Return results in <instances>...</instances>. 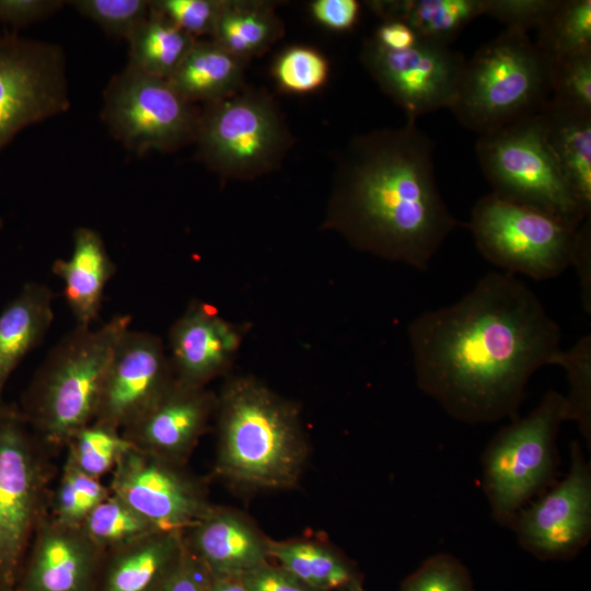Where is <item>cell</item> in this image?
Segmentation results:
<instances>
[{"instance_id":"1","label":"cell","mask_w":591,"mask_h":591,"mask_svg":"<svg viewBox=\"0 0 591 591\" xmlns=\"http://www.w3.org/2000/svg\"><path fill=\"white\" fill-rule=\"evenodd\" d=\"M408 338L418 387L452 418L474 425L518 417L529 380L561 349V329L540 298L503 271L419 314Z\"/></svg>"},{"instance_id":"2","label":"cell","mask_w":591,"mask_h":591,"mask_svg":"<svg viewBox=\"0 0 591 591\" xmlns=\"http://www.w3.org/2000/svg\"><path fill=\"white\" fill-rule=\"evenodd\" d=\"M433 148L409 120L352 137L337 160L324 228L359 251L428 269L460 225L440 194Z\"/></svg>"},{"instance_id":"3","label":"cell","mask_w":591,"mask_h":591,"mask_svg":"<svg viewBox=\"0 0 591 591\" xmlns=\"http://www.w3.org/2000/svg\"><path fill=\"white\" fill-rule=\"evenodd\" d=\"M215 474L246 490L298 485L309 457L299 408L253 376L231 378L217 396Z\"/></svg>"},{"instance_id":"4","label":"cell","mask_w":591,"mask_h":591,"mask_svg":"<svg viewBox=\"0 0 591 591\" xmlns=\"http://www.w3.org/2000/svg\"><path fill=\"white\" fill-rule=\"evenodd\" d=\"M131 322L117 314L97 328L76 325L48 351L19 408L45 448L67 445L94 420L112 356Z\"/></svg>"},{"instance_id":"5","label":"cell","mask_w":591,"mask_h":591,"mask_svg":"<svg viewBox=\"0 0 591 591\" xmlns=\"http://www.w3.org/2000/svg\"><path fill=\"white\" fill-rule=\"evenodd\" d=\"M549 99V61L526 33L506 28L466 60L450 109L484 135L541 114Z\"/></svg>"},{"instance_id":"6","label":"cell","mask_w":591,"mask_h":591,"mask_svg":"<svg viewBox=\"0 0 591 591\" xmlns=\"http://www.w3.org/2000/svg\"><path fill=\"white\" fill-rule=\"evenodd\" d=\"M563 394L548 391L525 417L490 439L482 455V488L491 518L509 526L517 513L556 482L557 436L566 421Z\"/></svg>"},{"instance_id":"7","label":"cell","mask_w":591,"mask_h":591,"mask_svg":"<svg viewBox=\"0 0 591 591\" xmlns=\"http://www.w3.org/2000/svg\"><path fill=\"white\" fill-rule=\"evenodd\" d=\"M291 137L265 92L237 93L204 103L195 142L197 159L223 178L253 179L278 166Z\"/></svg>"},{"instance_id":"8","label":"cell","mask_w":591,"mask_h":591,"mask_svg":"<svg viewBox=\"0 0 591 591\" xmlns=\"http://www.w3.org/2000/svg\"><path fill=\"white\" fill-rule=\"evenodd\" d=\"M476 154L493 194L576 228L590 217L577 202L546 141L541 114L479 135Z\"/></svg>"},{"instance_id":"9","label":"cell","mask_w":591,"mask_h":591,"mask_svg":"<svg viewBox=\"0 0 591 591\" xmlns=\"http://www.w3.org/2000/svg\"><path fill=\"white\" fill-rule=\"evenodd\" d=\"M466 225L480 255L503 273L547 280L572 266L579 227L545 211L490 193Z\"/></svg>"},{"instance_id":"10","label":"cell","mask_w":591,"mask_h":591,"mask_svg":"<svg viewBox=\"0 0 591 591\" xmlns=\"http://www.w3.org/2000/svg\"><path fill=\"white\" fill-rule=\"evenodd\" d=\"M19 408H0V591H15L44 514L43 449Z\"/></svg>"},{"instance_id":"11","label":"cell","mask_w":591,"mask_h":591,"mask_svg":"<svg viewBox=\"0 0 591 591\" xmlns=\"http://www.w3.org/2000/svg\"><path fill=\"white\" fill-rule=\"evenodd\" d=\"M199 111L166 79L127 63L104 90L101 117L117 141L143 154L152 150L171 152L194 143Z\"/></svg>"},{"instance_id":"12","label":"cell","mask_w":591,"mask_h":591,"mask_svg":"<svg viewBox=\"0 0 591 591\" xmlns=\"http://www.w3.org/2000/svg\"><path fill=\"white\" fill-rule=\"evenodd\" d=\"M69 106L62 48L15 33L0 35V151L23 129Z\"/></svg>"},{"instance_id":"13","label":"cell","mask_w":591,"mask_h":591,"mask_svg":"<svg viewBox=\"0 0 591 591\" xmlns=\"http://www.w3.org/2000/svg\"><path fill=\"white\" fill-rule=\"evenodd\" d=\"M360 60L409 121L432 111L450 109L466 62L450 45L422 38L398 51L386 50L368 38Z\"/></svg>"},{"instance_id":"14","label":"cell","mask_w":591,"mask_h":591,"mask_svg":"<svg viewBox=\"0 0 591 591\" xmlns=\"http://www.w3.org/2000/svg\"><path fill=\"white\" fill-rule=\"evenodd\" d=\"M509 528L520 546L540 560H568L591 537V466L580 444L571 443L566 476L522 508Z\"/></svg>"},{"instance_id":"15","label":"cell","mask_w":591,"mask_h":591,"mask_svg":"<svg viewBox=\"0 0 591 591\" xmlns=\"http://www.w3.org/2000/svg\"><path fill=\"white\" fill-rule=\"evenodd\" d=\"M182 465L131 445L112 471L109 493L159 530L185 533L213 505Z\"/></svg>"},{"instance_id":"16","label":"cell","mask_w":591,"mask_h":591,"mask_svg":"<svg viewBox=\"0 0 591 591\" xmlns=\"http://www.w3.org/2000/svg\"><path fill=\"white\" fill-rule=\"evenodd\" d=\"M174 381L162 339L152 333L129 328L112 356L93 421L123 431L147 412Z\"/></svg>"},{"instance_id":"17","label":"cell","mask_w":591,"mask_h":591,"mask_svg":"<svg viewBox=\"0 0 591 591\" xmlns=\"http://www.w3.org/2000/svg\"><path fill=\"white\" fill-rule=\"evenodd\" d=\"M103 556L80 526L44 513L15 591H94Z\"/></svg>"},{"instance_id":"18","label":"cell","mask_w":591,"mask_h":591,"mask_svg":"<svg viewBox=\"0 0 591 591\" xmlns=\"http://www.w3.org/2000/svg\"><path fill=\"white\" fill-rule=\"evenodd\" d=\"M217 395L175 379L172 386L121 433L132 445L183 464L215 416Z\"/></svg>"},{"instance_id":"19","label":"cell","mask_w":591,"mask_h":591,"mask_svg":"<svg viewBox=\"0 0 591 591\" xmlns=\"http://www.w3.org/2000/svg\"><path fill=\"white\" fill-rule=\"evenodd\" d=\"M242 329L202 301L193 300L169 331V358L175 379L206 386L224 374L237 355Z\"/></svg>"},{"instance_id":"20","label":"cell","mask_w":591,"mask_h":591,"mask_svg":"<svg viewBox=\"0 0 591 591\" xmlns=\"http://www.w3.org/2000/svg\"><path fill=\"white\" fill-rule=\"evenodd\" d=\"M184 537L212 576H242L270 560V538L250 518L230 508L213 506Z\"/></svg>"},{"instance_id":"21","label":"cell","mask_w":591,"mask_h":591,"mask_svg":"<svg viewBox=\"0 0 591 591\" xmlns=\"http://www.w3.org/2000/svg\"><path fill=\"white\" fill-rule=\"evenodd\" d=\"M185 549L184 532L155 531L104 554L94 591H159Z\"/></svg>"},{"instance_id":"22","label":"cell","mask_w":591,"mask_h":591,"mask_svg":"<svg viewBox=\"0 0 591 591\" xmlns=\"http://www.w3.org/2000/svg\"><path fill=\"white\" fill-rule=\"evenodd\" d=\"M51 270L63 282V296L77 325L91 326L116 271L101 234L88 227L76 229L70 257L56 259Z\"/></svg>"},{"instance_id":"23","label":"cell","mask_w":591,"mask_h":591,"mask_svg":"<svg viewBox=\"0 0 591 591\" xmlns=\"http://www.w3.org/2000/svg\"><path fill=\"white\" fill-rule=\"evenodd\" d=\"M53 298L47 285L32 281L0 313V403L11 373L49 331Z\"/></svg>"},{"instance_id":"24","label":"cell","mask_w":591,"mask_h":591,"mask_svg":"<svg viewBox=\"0 0 591 591\" xmlns=\"http://www.w3.org/2000/svg\"><path fill=\"white\" fill-rule=\"evenodd\" d=\"M546 141L577 200L591 213V113L548 101L541 113Z\"/></svg>"},{"instance_id":"25","label":"cell","mask_w":591,"mask_h":591,"mask_svg":"<svg viewBox=\"0 0 591 591\" xmlns=\"http://www.w3.org/2000/svg\"><path fill=\"white\" fill-rule=\"evenodd\" d=\"M269 557L315 591H355L363 588V578L357 565L328 543L305 538H270Z\"/></svg>"},{"instance_id":"26","label":"cell","mask_w":591,"mask_h":591,"mask_svg":"<svg viewBox=\"0 0 591 591\" xmlns=\"http://www.w3.org/2000/svg\"><path fill=\"white\" fill-rule=\"evenodd\" d=\"M244 65L212 39H197L167 81L188 102L208 103L243 89Z\"/></svg>"},{"instance_id":"27","label":"cell","mask_w":591,"mask_h":591,"mask_svg":"<svg viewBox=\"0 0 591 591\" xmlns=\"http://www.w3.org/2000/svg\"><path fill=\"white\" fill-rule=\"evenodd\" d=\"M366 4L382 21H403L419 38L444 45L484 15V0H376Z\"/></svg>"},{"instance_id":"28","label":"cell","mask_w":591,"mask_h":591,"mask_svg":"<svg viewBox=\"0 0 591 591\" xmlns=\"http://www.w3.org/2000/svg\"><path fill=\"white\" fill-rule=\"evenodd\" d=\"M283 34V25L267 1L223 0L211 39L246 61L265 53Z\"/></svg>"},{"instance_id":"29","label":"cell","mask_w":591,"mask_h":591,"mask_svg":"<svg viewBox=\"0 0 591 591\" xmlns=\"http://www.w3.org/2000/svg\"><path fill=\"white\" fill-rule=\"evenodd\" d=\"M196 40L151 8L147 19L127 40V63L147 74L167 80Z\"/></svg>"},{"instance_id":"30","label":"cell","mask_w":591,"mask_h":591,"mask_svg":"<svg viewBox=\"0 0 591 591\" xmlns=\"http://www.w3.org/2000/svg\"><path fill=\"white\" fill-rule=\"evenodd\" d=\"M534 44L549 63L591 50V1L558 0L537 28Z\"/></svg>"},{"instance_id":"31","label":"cell","mask_w":591,"mask_h":591,"mask_svg":"<svg viewBox=\"0 0 591 591\" xmlns=\"http://www.w3.org/2000/svg\"><path fill=\"white\" fill-rule=\"evenodd\" d=\"M80 528L103 554L161 531L112 494L89 512Z\"/></svg>"},{"instance_id":"32","label":"cell","mask_w":591,"mask_h":591,"mask_svg":"<svg viewBox=\"0 0 591 591\" xmlns=\"http://www.w3.org/2000/svg\"><path fill=\"white\" fill-rule=\"evenodd\" d=\"M131 445L119 430L92 421L68 442L66 463L100 478L113 471L120 455Z\"/></svg>"},{"instance_id":"33","label":"cell","mask_w":591,"mask_h":591,"mask_svg":"<svg viewBox=\"0 0 591 591\" xmlns=\"http://www.w3.org/2000/svg\"><path fill=\"white\" fill-rule=\"evenodd\" d=\"M553 364L565 369L569 391L565 397L566 419L578 425L591 444V336L581 337L569 350L560 349Z\"/></svg>"},{"instance_id":"34","label":"cell","mask_w":591,"mask_h":591,"mask_svg":"<svg viewBox=\"0 0 591 591\" xmlns=\"http://www.w3.org/2000/svg\"><path fill=\"white\" fill-rule=\"evenodd\" d=\"M551 102L591 113V50L551 63Z\"/></svg>"},{"instance_id":"35","label":"cell","mask_w":591,"mask_h":591,"mask_svg":"<svg viewBox=\"0 0 591 591\" xmlns=\"http://www.w3.org/2000/svg\"><path fill=\"white\" fill-rule=\"evenodd\" d=\"M273 73L282 90L290 93H309L325 84L329 65L316 49L292 46L278 56Z\"/></svg>"},{"instance_id":"36","label":"cell","mask_w":591,"mask_h":591,"mask_svg":"<svg viewBox=\"0 0 591 591\" xmlns=\"http://www.w3.org/2000/svg\"><path fill=\"white\" fill-rule=\"evenodd\" d=\"M68 3L107 35L126 42L151 10L149 0H74Z\"/></svg>"},{"instance_id":"37","label":"cell","mask_w":591,"mask_h":591,"mask_svg":"<svg viewBox=\"0 0 591 591\" xmlns=\"http://www.w3.org/2000/svg\"><path fill=\"white\" fill-rule=\"evenodd\" d=\"M399 591H475V587L470 570L457 557L437 553L403 580Z\"/></svg>"},{"instance_id":"38","label":"cell","mask_w":591,"mask_h":591,"mask_svg":"<svg viewBox=\"0 0 591 591\" xmlns=\"http://www.w3.org/2000/svg\"><path fill=\"white\" fill-rule=\"evenodd\" d=\"M223 0H154L151 8L198 39L211 36Z\"/></svg>"},{"instance_id":"39","label":"cell","mask_w":591,"mask_h":591,"mask_svg":"<svg viewBox=\"0 0 591 591\" xmlns=\"http://www.w3.org/2000/svg\"><path fill=\"white\" fill-rule=\"evenodd\" d=\"M558 0H484V14L501 22L508 30L528 33L538 28Z\"/></svg>"},{"instance_id":"40","label":"cell","mask_w":591,"mask_h":591,"mask_svg":"<svg viewBox=\"0 0 591 591\" xmlns=\"http://www.w3.org/2000/svg\"><path fill=\"white\" fill-rule=\"evenodd\" d=\"M210 580L211 573L185 543L181 560L159 591H209Z\"/></svg>"},{"instance_id":"41","label":"cell","mask_w":591,"mask_h":591,"mask_svg":"<svg viewBox=\"0 0 591 591\" xmlns=\"http://www.w3.org/2000/svg\"><path fill=\"white\" fill-rule=\"evenodd\" d=\"M63 4L60 0H0V23L25 26L50 16Z\"/></svg>"},{"instance_id":"42","label":"cell","mask_w":591,"mask_h":591,"mask_svg":"<svg viewBox=\"0 0 591 591\" xmlns=\"http://www.w3.org/2000/svg\"><path fill=\"white\" fill-rule=\"evenodd\" d=\"M240 577L248 591H315L287 569L270 561Z\"/></svg>"},{"instance_id":"43","label":"cell","mask_w":591,"mask_h":591,"mask_svg":"<svg viewBox=\"0 0 591 591\" xmlns=\"http://www.w3.org/2000/svg\"><path fill=\"white\" fill-rule=\"evenodd\" d=\"M360 7L356 0H315L310 4V13L324 27L343 32L358 23Z\"/></svg>"},{"instance_id":"44","label":"cell","mask_w":591,"mask_h":591,"mask_svg":"<svg viewBox=\"0 0 591 591\" xmlns=\"http://www.w3.org/2000/svg\"><path fill=\"white\" fill-rule=\"evenodd\" d=\"M92 508L76 491L70 479L62 473L53 505L51 517L60 523L80 526Z\"/></svg>"},{"instance_id":"45","label":"cell","mask_w":591,"mask_h":591,"mask_svg":"<svg viewBox=\"0 0 591 591\" xmlns=\"http://www.w3.org/2000/svg\"><path fill=\"white\" fill-rule=\"evenodd\" d=\"M579 279L582 306L591 313V224L590 217L578 228V242L572 266Z\"/></svg>"},{"instance_id":"46","label":"cell","mask_w":591,"mask_h":591,"mask_svg":"<svg viewBox=\"0 0 591 591\" xmlns=\"http://www.w3.org/2000/svg\"><path fill=\"white\" fill-rule=\"evenodd\" d=\"M418 36L405 22L397 20L382 21L372 39L386 50H405L413 47Z\"/></svg>"},{"instance_id":"47","label":"cell","mask_w":591,"mask_h":591,"mask_svg":"<svg viewBox=\"0 0 591 591\" xmlns=\"http://www.w3.org/2000/svg\"><path fill=\"white\" fill-rule=\"evenodd\" d=\"M62 473L70 479L80 498L92 509L109 496V490L96 477L66 463Z\"/></svg>"},{"instance_id":"48","label":"cell","mask_w":591,"mask_h":591,"mask_svg":"<svg viewBox=\"0 0 591 591\" xmlns=\"http://www.w3.org/2000/svg\"><path fill=\"white\" fill-rule=\"evenodd\" d=\"M209 591H248L240 576H212Z\"/></svg>"},{"instance_id":"49","label":"cell","mask_w":591,"mask_h":591,"mask_svg":"<svg viewBox=\"0 0 591 591\" xmlns=\"http://www.w3.org/2000/svg\"><path fill=\"white\" fill-rule=\"evenodd\" d=\"M355 591H367L364 588H360L358 590H355Z\"/></svg>"},{"instance_id":"50","label":"cell","mask_w":591,"mask_h":591,"mask_svg":"<svg viewBox=\"0 0 591 591\" xmlns=\"http://www.w3.org/2000/svg\"><path fill=\"white\" fill-rule=\"evenodd\" d=\"M2 405H3V403H0V408H1Z\"/></svg>"}]
</instances>
